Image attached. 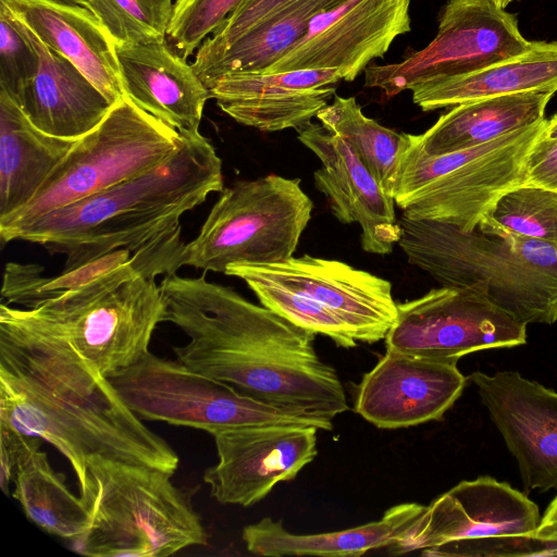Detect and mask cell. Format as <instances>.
Instances as JSON below:
<instances>
[{
	"mask_svg": "<svg viewBox=\"0 0 557 557\" xmlns=\"http://www.w3.org/2000/svg\"><path fill=\"white\" fill-rule=\"evenodd\" d=\"M29 310L109 377L149 351L163 305L156 278L132 255L127 263Z\"/></svg>",
	"mask_w": 557,
	"mask_h": 557,
	"instance_id": "cell-7",
	"label": "cell"
},
{
	"mask_svg": "<svg viewBox=\"0 0 557 557\" xmlns=\"http://www.w3.org/2000/svg\"><path fill=\"white\" fill-rule=\"evenodd\" d=\"M38 70V52L0 0V90L18 104Z\"/></svg>",
	"mask_w": 557,
	"mask_h": 557,
	"instance_id": "cell-36",
	"label": "cell"
},
{
	"mask_svg": "<svg viewBox=\"0 0 557 557\" xmlns=\"http://www.w3.org/2000/svg\"><path fill=\"white\" fill-rule=\"evenodd\" d=\"M313 425L255 424L212 434L218 462L203 472L221 504L249 507L280 482L294 480L318 455Z\"/></svg>",
	"mask_w": 557,
	"mask_h": 557,
	"instance_id": "cell-14",
	"label": "cell"
},
{
	"mask_svg": "<svg viewBox=\"0 0 557 557\" xmlns=\"http://www.w3.org/2000/svg\"><path fill=\"white\" fill-rule=\"evenodd\" d=\"M469 379L515 457L524 488H557V392L517 371H474Z\"/></svg>",
	"mask_w": 557,
	"mask_h": 557,
	"instance_id": "cell-17",
	"label": "cell"
},
{
	"mask_svg": "<svg viewBox=\"0 0 557 557\" xmlns=\"http://www.w3.org/2000/svg\"><path fill=\"white\" fill-rule=\"evenodd\" d=\"M182 134L127 97L78 138L35 197L18 212L0 221V233L138 176L172 157Z\"/></svg>",
	"mask_w": 557,
	"mask_h": 557,
	"instance_id": "cell-9",
	"label": "cell"
},
{
	"mask_svg": "<svg viewBox=\"0 0 557 557\" xmlns=\"http://www.w3.org/2000/svg\"><path fill=\"white\" fill-rule=\"evenodd\" d=\"M466 383L456 361L386 348L362 376L355 411L379 429L416 426L442 419Z\"/></svg>",
	"mask_w": 557,
	"mask_h": 557,
	"instance_id": "cell-18",
	"label": "cell"
},
{
	"mask_svg": "<svg viewBox=\"0 0 557 557\" xmlns=\"http://www.w3.org/2000/svg\"><path fill=\"white\" fill-rule=\"evenodd\" d=\"M89 485L81 497L90 508L88 529L76 540L89 557H165L207 544L189 495L172 474L144 465L91 455Z\"/></svg>",
	"mask_w": 557,
	"mask_h": 557,
	"instance_id": "cell-5",
	"label": "cell"
},
{
	"mask_svg": "<svg viewBox=\"0 0 557 557\" xmlns=\"http://www.w3.org/2000/svg\"><path fill=\"white\" fill-rule=\"evenodd\" d=\"M120 397L140 419L216 431L255 424L322 425L288 414L196 372L180 361L148 351L109 377Z\"/></svg>",
	"mask_w": 557,
	"mask_h": 557,
	"instance_id": "cell-10",
	"label": "cell"
},
{
	"mask_svg": "<svg viewBox=\"0 0 557 557\" xmlns=\"http://www.w3.org/2000/svg\"><path fill=\"white\" fill-rule=\"evenodd\" d=\"M516 15L493 0H448L434 39L398 63L370 64L364 85L392 98L413 86L465 76L532 48Z\"/></svg>",
	"mask_w": 557,
	"mask_h": 557,
	"instance_id": "cell-11",
	"label": "cell"
},
{
	"mask_svg": "<svg viewBox=\"0 0 557 557\" xmlns=\"http://www.w3.org/2000/svg\"><path fill=\"white\" fill-rule=\"evenodd\" d=\"M425 505L404 503L391 507L381 519L355 528L295 534L281 521L264 517L246 525L242 537L248 552L259 556H361L369 550L391 548L397 544L421 517Z\"/></svg>",
	"mask_w": 557,
	"mask_h": 557,
	"instance_id": "cell-24",
	"label": "cell"
},
{
	"mask_svg": "<svg viewBox=\"0 0 557 557\" xmlns=\"http://www.w3.org/2000/svg\"><path fill=\"white\" fill-rule=\"evenodd\" d=\"M159 287L162 322L188 337L173 347L187 368L323 431L348 409L336 370L315 352V334L205 275H165Z\"/></svg>",
	"mask_w": 557,
	"mask_h": 557,
	"instance_id": "cell-2",
	"label": "cell"
},
{
	"mask_svg": "<svg viewBox=\"0 0 557 557\" xmlns=\"http://www.w3.org/2000/svg\"><path fill=\"white\" fill-rule=\"evenodd\" d=\"M339 81L334 69L233 73L220 77L209 90L218 107L245 126L298 131L330 103Z\"/></svg>",
	"mask_w": 557,
	"mask_h": 557,
	"instance_id": "cell-20",
	"label": "cell"
},
{
	"mask_svg": "<svg viewBox=\"0 0 557 557\" xmlns=\"http://www.w3.org/2000/svg\"><path fill=\"white\" fill-rule=\"evenodd\" d=\"M245 0H176L166 42L184 59L213 35Z\"/></svg>",
	"mask_w": 557,
	"mask_h": 557,
	"instance_id": "cell-35",
	"label": "cell"
},
{
	"mask_svg": "<svg viewBox=\"0 0 557 557\" xmlns=\"http://www.w3.org/2000/svg\"><path fill=\"white\" fill-rule=\"evenodd\" d=\"M554 92L523 91L451 107L424 133L413 135L425 153L438 156L475 147L544 120Z\"/></svg>",
	"mask_w": 557,
	"mask_h": 557,
	"instance_id": "cell-26",
	"label": "cell"
},
{
	"mask_svg": "<svg viewBox=\"0 0 557 557\" xmlns=\"http://www.w3.org/2000/svg\"><path fill=\"white\" fill-rule=\"evenodd\" d=\"M410 0H348L317 14L305 36L263 73L334 69L352 82L410 32Z\"/></svg>",
	"mask_w": 557,
	"mask_h": 557,
	"instance_id": "cell-15",
	"label": "cell"
},
{
	"mask_svg": "<svg viewBox=\"0 0 557 557\" xmlns=\"http://www.w3.org/2000/svg\"><path fill=\"white\" fill-rule=\"evenodd\" d=\"M484 219L529 238L557 245V193L534 185L509 189Z\"/></svg>",
	"mask_w": 557,
	"mask_h": 557,
	"instance_id": "cell-33",
	"label": "cell"
},
{
	"mask_svg": "<svg viewBox=\"0 0 557 557\" xmlns=\"http://www.w3.org/2000/svg\"><path fill=\"white\" fill-rule=\"evenodd\" d=\"M317 119L347 143L393 198L400 162L410 145L409 134L379 124L363 114L355 97L344 98L336 94Z\"/></svg>",
	"mask_w": 557,
	"mask_h": 557,
	"instance_id": "cell-30",
	"label": "cell"
},
{
	"mask_svg": "<svg viewBox=\"0 0 557 557\" xmlns=\"http://www.w3.org/2000/svg\"><path fill=\"white\" fill-rule=\"evenodd\" d=\"M32 435L24 434L8 424L0 423V484L5 495L10 494L16 463Z\"/></svg>",
	"mask_w": 557,
	"mask_h": 557,
	"instance_id": "cell-40",
	"label": "cell"
},
{
	"mask_svg": "<svg viewBox=\"0 0 557 557\" xmlns=\"http://www.w3.org/2000/svg\"><path fill=\"white\" fill-rule=\"evenodd\" d=\"M0 423L53 445L71 463L81 495L88 458L174 474L178 456L146 426L98 369L29 309L0 306Z\"/></svg>",
	"mask_w": 557,
	"mask_h": 557,
	"instance_id": "cell-1",
	"label": "cell"
},
{
	"mask_svg": "<svg viewBox=\"0 0 557 557\" xmlns=\"http://www.w3.org/2000/svg\"><path fill=\"white\" fill-rule=\"evenodd\" d=\"M557 113V112H556Z\"/></svg>",
	"mask_w": 557,
	"mask_h": 557,
	"instance_id": "cell-45",
	"label": "cell"
},
{
	"mask_svg": "<svg viewBox=\"0 0 557 557\" xmlns=\"http://www.w3.org/2000/svg\"><path fill=\"white\" fill-rule=\"evenodd\" d=\"M13 17L39 55V70L16 106L46 134L83 137L104 119L112 104L73 63Z\"/></svg>",
	"mask_w": 557,
	"mask_h": 557,
	"instance_id": "cell-23",
	"label": "cell"
},
{
	"mask_svg": "<svg viewBox=\"0 0 557 557\" xmlns=\"http://www.w3.org/2000/svg\"><path fill=\"white\" fill-rule=\"evenodd\" d=\"M49 49L73 63L113 106L124 97L115 47L84 5L54 0H2Z\"/></svg>",
	"mask_w": 557,
	"mask_h": 557,
	"instance_id": "cell-22",
	"label": "cell"
},
{
	"mask_svg": "<svg viewBox=\"0 0 557 557\" xmlns=\"http://www.w3.org/2000/svg\"><path fill=\"white\" fill-rule=\"evenodd\" d=\"M265 308L294 325L332 339L337 346L351 348L357 341L349 326L332 310L293 290L268 282L244 281Z\"/></svg>",
	"mask_w": 557,
	"mask_h": 557,
	"instance_id": "cell-34",
	"label": "cell"
},
{
	"mask_svg": "<svg viewBox=\"0 0 557 557\" xmlns=\"http://www.w3.org/2000/svg\"><path fill=\"white\" fill-rule=\"evenodd\" d=\"M542 136L548 139H557V113L546 121Z\"/></svg>",
	"mask_w": 557,
	"mask_h": 557,
	"instance_id": "cell-42",
	"label": "cell"
},
{
	"mask_svg": "<svg viewBox=\"0 0 557 557\" xmlns=\"http://www.w3.org/2000/svg\"><path fill=\"white\" fill-rule=\"evenodd\" d=\"M131 258V250L117 249L81 267L62 271L57 276L42 275V268L37 264L8 263L1 290L2 302L35 308L49 298L127 263Z\"/></svg>",
	"mask_w": 557,
	"mask_h": 557,
	"instance_id": "cell-31",
	"label": "cell"
},
{
	"mask_svg": "<svg viewBox=\"0 0 557 557\" xmlns=\"http://www.w3.org/2000/svg\"><path fill=\"white\" fill-rule=\"evenodd\" d=\"M423 111L451 108L483 98L523 91H557V42L534 41L524 53L474 73L413 86Z\"/></svg>",
	"mask_w": 557,
	"mask_h": 557,
	"instance_id": "cell-27",
	"label": "cell"
},
{
	"mask_svg": "<svg viewBox=\"0 0 557 557\" xmlns=\"http://www.w3.org/2000/svg\"><path fill=\"white\" fill-rule=\"evenodd\" d=\"M114 46L166 41L173 0H86Z\"/></svg>",
	"mask_w": 557,
	"mask_h": 557,
	"instance_id": "cell-32",
	"label": "cell"
},
{
	"mask_svg": "<svg viewBox=\"0 0 557 557\" xmlns=\"http://www.w3.org/2000/svg\"><path fill=\"white\" fill-rule=\"evenodd\" d=\"M499 8L505 9L513 0H493Z\"/></svg>",
	"mask_w": 557,
	"mask_h": 557,
	"instance_id": "cell-44",
	"label": "cell"
},
{
	"mask_svg": "<svg viewBox=\"0 0 557 557\" xmlns=\"http://www.w3.org/2000/svg\"><path fill=\"white\" fill-rule=\"evenodd\" d=\"M76 140L38 129L0 90V221L35 197Z\"/></svg>",
	"mask_w": 557,
	"mask_h": 557,
	"instance_id": "cell-25",
	"label": "cell"
},
{
	"mask_svg": "<svg viewBox=\"0 0 557 557\" xmlns=\"http://www.w3.org/2000/svg\"><path fill=\"white\" fill-rule=\"evenodd\" d=\"M535 536L547 540L557 539V495L545 509Z\"/></svg>",
	"mask_w": 557,
	"mask_h": 557,
	"instance_id": "cell-41",
	"label": "cell"
},
{
	"mask_svg": "<svg viewBox=\"0 0 557 557\" xmlns=\"http://www.w3.org/2000/svg\"><path fill=\"white\" fill-rule=\"evenodd\" d=\"M297 132L298 140L321 161L313 173L314 185L335 218L359 224L364 251L391 253L401 235L394 199L342 137L313 122Z\"/></svg>",
	"mask_w": 557,
	"mask_h": 557,
	"instance_id": "cell-19",
	"label": "cell"
},
{
	"mask_svg": "<svg viewBox=\"0 0 557 557\" xmlns=\"http://www.w3.org/2000/svg\"><path fill=\"white\" fill-rule=\"evenodd\" d=\"M224 274L268 282L321 304L349 326L357 342L384 339L396 320L391 283L338 260L293 256L278 263H233Z\"/></svg>",
	"mask_w": 557,
	"mask_h": 557,
	"instance_id": "cell-13",
	"label": "cell"
},
{
	"mask_svg": "<svg viewBox=\"0 0 557 557\" xmlns=\"http://www.w3.org/2000/svg\"><path fill=\"white\" fill-rule=\"evenodd\" d=\"M124 96L178 133L199 132L210 90L166 41L114 46Z\"/></svg>",
	"mask_w": 557,
	"mask_h": 557,
	"instance_id": "cell-21",
	"label": "cell"
},
{
	"mask_svg": "<svg viewBox=\"0 0 557 557\" xmlns=\"http://www.w3.org/2000/svg\"><path fill=\"white\" fill-rule=\"evenodd\" d=\"M41 438L32 436L23 450L13 476L12 496L27 518L46 532L73 541L89 527L91 512L79 496L65 484L40 450Z\"/></svg>",
	"mask_w": 557,
	"mask_h": 557,
	"instance_id": "cell-29",
	"label": "cell"
},
{
	"mask_svg": "<svg viewBox=\"0 0 557 557\" xmlns=\"http://www.w3.org/2000/svg\"><path fill=\"white\" fill-rule=\"evenodd\" d=\"M156 168L34 221L0 233L3 243L39 244L65 256L67 271L117 249L132 252L180 225L223 186L222 160L199 132Z\"/></svg>",
	"mask_w": 557,
	"mask_h": 557,
	"instance_id": "cell-3",
	"label": "cell"
},
{
	"mask_svg": "<svg viewBox=\"0 0 557 557\" xmlns=\"http://www.w3.org/2000/svg\"><path fill=\"white\" fill-rule=\"evenodd\" d=\"M398 246L441 286L472 287L518 321H557V245L483 219L470 232L400 215Z\"/></svg>",
	"mask_w": 557,
	"mask_h": 557,
	"instance_id": "cell-4",
	"label": "cell"
},
{
	"mask_svg": "<svg viewBox=\"0 0 557 557\" xmlns=\"http://www.w3.org/2000/svg\"><path fill=\"white\" fill-rule=\"evenodd\" d=\"M386 348L438 360L527 342V324L472 287L440 286L397 302L396 320L385 336Z\"/></svg>",
	"mask_w": 557,
	"mask_h": 557,
	"instance_id": "cell-12",
	"label": "cell"
},
{
	"mask_svg": "<svg viewBox=\"0 0 557 557\" xmlns=\"http://www.w3.org/2000/svg\"><path fill=\"white\" fill-rule=\"evenodd\" d=\"M180 267L224 273L233 263L267 264L294 256L313 209L301 180L269 174L220 191Z\"/></svg>",
	"mask_w": 557,
	"mask_h": 557,
	"instance_id": "cell-8",
	"label": "cell"
},
{
	"mask_svg": "<svg viewBox=\"0 0 557 557\" xmlns=\"http://www.w3.org/2000/svg\"><path fill=\"white\" fill-rule=\"evenodd\" d=\"M298 0H245L198 48L193 67L202 65L223 52L249 28L278 14Z\"/></svg>",
	"mask_w": 557,
	"mask_h": 557,
	"instance_id": "cell-38",
	"label": "cell"
},
{
	"mask_svg": "<svg viewBox=\"0 0 557 557\" xmlns=\"http://www.w3.org/2000/svg\"><path fill=\"white\" fill-rule=\"evenodd\" d=\"M523 184L557 193V139L537 138L525 160Z\"/></svg>",
	"mask_w": 557,
	"mask_h": 557,
	"instance_id": "cell-39",
	"label": "cell"
},
{
	"mask_svg": "<svg viewBox=\"0 0 557 557\" xmlns=\"http://www.w3.org/2000/svg\"><path fill=\"white\" fill-rule=\"evenodd\" d=\"M542 516L534 502L506 482L484 475L465 480L436 497L405 536L395 555L428 556L445 544L492 535H535Z\"/></svg>",
	"mask_w": 557,
	"mask_h": 557,
	"instance_id": "cell-16",
	"label": "cell"
},
{
	"mask_svg": "<svg viewBox=\"0 0 557 557\" xmlns=\"http://www.w3.org/2000/svg\"><path fill=\"white\" fill-rule=\"evenodd\" d=\"M54 1L63 2V3H67V4H79V5H84L86 2V0H54Z\"/></svg>",
	"mask_w": 557,
	"mask_h": 557,
	"instance_id": "cell-43",
	"label": "cell"
},
{
	"mask_svg": "<svg viewBox=\"0 0 557 557\" xmlns=\"http://www.w3.org/2000/svg\"><path fill=\"white\" fill-rule=\"evenodd\" d=\"M428 556L524 557L557 556V539L535 535H492L445 544Z\"/></svg>",
	"mask_w": 557,
	"mask_h": 557,
	"instance_id": "cell-37",
	"label": "cell"
},
{
	"mask_svg": "<svg viewBox=\"0 0 557 557\" xmlns=\"http://www.w3.org/2000/svg\"><path fill=\"white\" fill-rule=\"evenodd\" d=\"M546 121L438 156L425 153L409 134L394 189L395 205L409 219L473 231L500 196L523 184L528 153Z\"/></svg>",
	"mask_w": 557,
	"mask_h": 557,
	"instance_id": "cell-6",
	"label": "cell"
},
{
	"mask_svg": "<svg viewBox=\"0 0 557 557\" xmlns=\"http://www.w3.org/2000/svg\"><path fill=\"white\" fill-rule=\"evenodd\" d=\"M346 1L298 0L246 30L210 61L193 69L208 89L226 74L263 73L296 46L317 14Z\"/></svg>",
	"mask_w": 557,
	"mask_h": 557,
	"instance_id": "cell-28",
	"label": "cell"
}]
</instances>
